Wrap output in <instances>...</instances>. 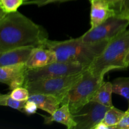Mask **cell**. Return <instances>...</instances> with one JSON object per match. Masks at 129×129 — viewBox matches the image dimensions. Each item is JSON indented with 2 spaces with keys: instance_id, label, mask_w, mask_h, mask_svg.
Returning <instances> with one entry per match:
<instances>
[{
  "instance_id": "1",
  "label": "cell",
  "mask_w": 129,
  "mask_h": 129,
  "mask_svg": "<svg viewBox=\"0 0 129 129\" xmlns=\"http://www.w3.org/2000/svg\"><path fill=\"white\" fill-rule=\"evenodd\" d=\"M49 34L42 25L35 23L19 11L0 12V53L23 47H44Z\"/></svg>"
},
{
  "instance_id": "2",
  "label": "cell",
  "mask_w": 129,
  "mask_h": 129,
  "mask_svg": "<svg viewBox=\"0 0 129 129\" xmlns=\"http://www.w3.org/2000/svg\"><path fill=\"white\" fill-rule=\"evenodd\" d=\"M109 42L86 43L81 37L62 41L49 39L44 47L54 52L57 61L78 64L89 68L94 59L100 55Z\"/></svg>"
},
{
  "instance_id": "3",
  "label": "cell",
  "mask_w": 129,
  "mask_h": 129,
  "mask_svg": "<svg viewBox=\"0 0 129 129\" xmlns=\"http://www.w3.org/2000/svg\"><path fill=\"white\" fill-rule=\"evenodd\" d=\"M128 51L129 30H126L108 43L88 69L94 75L104 78L110 71L126 69L125 57Z\"/></svg>"
},
{
  "instance_id": "4",
  "label": "cell",
  "mask_w": 129,
  "mask_h": 129,
  "mask_svg": "<svg viewBox=\"0 0 129 129\" xmlns=\"http://www.w3.org/2000/svg\"><path fill=\"white\" fill-rule=\"evenodd\" d=\"M103 81L104 78L96 76L86 69L81 79L66 94L61 105L68 104L71 113H75L91 100Z\"/></svg>"
},
{
  "instance_id": "5",
  "label": "cell",
  "mask_w": 129,
  "mask_h": 129,
  "mask_svg": "<svg viewBox=\"0 0 129 129\" xmlns=\"http://www.w3.org/2000/svg\"><path fill=\"white\" fill-rule=\"evenodd\" d=\"M83 73L82 72L66 76L25 82L23 86L27 88L30 94L41 93L54 95L60 98L62 102L68 91L81 79Z\"/></svg>"
},
{
  "instance_id": "6",
  "label": "cell",
  "mask_w": 129,
  "mask_h": 129,
  "mask_svg": "<svg viewBox=\"0 0 129 129\" xmlns=\"http://www.w3.org/2000/svg\"><path fill=\"white\" fill-rule=\"evenodd\" d=\"M129 20L125 18L113 16L109 18L94 28H90L81 37L86 43H97L110 41L127 30Z\"/></svg>"
},
{
  "instance_id": "7",
  "label": "cell",
  "mask_w": 129,
  "mask_h": 129,
  "mask_svg": "<svg viewBox=\"0 0 129 129\" xmlns=\"http://www.w3.org/2000/svg\"><path fill=\"white\" fill-rule=\"evenodd\" d=\"M88 69V67L81 64L56 61L42 68L28 69L25 82L72 75Z\"/></svg>"
},
{
  "instance_id": "8",
  "label": "cell",
  "mask_w": 129,
  "mask_h": 129,
  "mask_svg": "<svg viewBox=\"0 0 129 129\" xmlns=\"http://www.w3.org/2000/svg\"><path fill=\"white\" fill-rule=\"evenodd\" d=\"M110 107L91 100L82 108L73 113L76 125L74 129H94L103 120Z\"/></svg>"
},
{
  "instance_id": "9",
  "label": "cell",
  "mask_w": 129,
  "mask_h": 129,
  "mask_svg": "<svg viewBox=\"0 0 129 129\" xmlns=\"http://www.w3.org/2000/svg\"><path fill=\"white\" fill-rule=\"evenodd\" d=\"M27 69L26 64L0 67V82L8 86L10 90L23 86Z\"/></svg>"
},
{
  "instance_id": "10",
  "label": "cell",
  "mask_w": 129,
  "mask_h": 129,
  "mask_svg": "<svg viewBox=\"0 0 129 129\" xmlns=\"http://www.w3.org/2000/svg\"><path fill=\"white\" fill-rule=\"evenodd\" d=\"M91 3L90 28H94L109 18L115 16L107 0H89Z\"/></svg>"
},
{
  "instance_id": "11",
  "label": "cell",
  "mask_w": 129,
  "mask_h": 129,
  "mask_svg": "<svg viewBox=\"0 0 129 129\" xmlns=\"http://www.w3.org/2000/svg\"><path fill=\"white\" fill-rule=\"evenodd\" d=\"M56 61V55L54 51L44 47H38L34 48L26 66L28 69H36Z\"/></svg>"
},
{
  "instance_id": "12",
  "label": "cell",
  "mask_w": 129,
  "mask_h": 129,
  "mask_svg": "<svg viewBox=\"0 0 129 129\" xmlns=\"http://www.w3.org/2000/svg\"><path fill=\"white\" fill-rule=\"evenodd\" d=\"M34 47H23L0 53V67L26 64Z\"/></svg>"
},
{
  "instance_id": "13",
  "label": "cell",
  "mask_w": 129,
  "mask_h": 129,
  "mask_svg": "<svg viewBox=\"0 0 129 129\" xmlns=\"http://www.w3.org/2000/svg\"><path fill=\"white\" fill-rule=\"evenodd\" d=\"M44 118V123L46 125L51 124L52 122H57L65 126L68 129L75 128L76 123L73 118L68 104H63L50 117L43 116Z\"/></svg>"
},
{
  "instance_id": "14",
  "label": "cell",
  "mask_w": 129,
  "mask_h": 129,
  "mask_svg": "<svg viewBox=\"0 0 129 129\" xmlns=\"http://www.w3.org/2000/svg\"><path fill=\"white\" fill-rule=\"evenodd\" d=\"M28 100L35 102L39 109L52 115L61 105V100L54 95L41 93L30 94Z\"/></svg>"
},
{
  "instance_id": "15",
  "label": "cell",
  "mask_w": 129,
  "mask_h": 129,
  "mask_svg": "<svg viewBox=\"0 0 129 129\" xmlns=\"http://www.w3.org/2000/svg\"><path fill=\"white\" fill-rule=\"evenodd\" d=\"M112 93L113 92L112 82L103 81L97 89L91 100L98 102L106 107H113Z\"/></svg>"
},
{
  "instance_id": "16",
  "label": "cell",
  "mask_w": 129,
  "mask_h": 129,
  "mask_svg": "<svg viewBox=\"0 0 129 129\" xmlns=\"http://www.w3.org/2000/svg\"><path fill=\"white\" fill-rule=\"evenodd\" d=\"M125 113V112L120 110L113 106L111 107L106 112L102 122L105 124L109 129H113L115 126L119 123Z\"/></svg>"
},
{
  "instance_id": "17",
  "label": "cell",
  "mask_w": 129,
  "mask_h": 129,
  "mask_svg": "<svg viewBox=\"0 0 129 129\" xmlns=\"http://www.w3.org/2000/svg\"><path fill=\"white\" fill-rule=\"evenodd\" d=\"M112 83L113 93L122 96L127 100L129 110V77L115 78Z\"/></svg>"
},
{
  "instance_id": "18",
  "label": "cell",
  "mask_w": 129,
  "mask_h": 129,
  "mask_svg": "<svg viewBox=\"0 0 129 129\" xmlns=\"http://www.w3.org/2000/svg\"><path fill=\"white\" fill-rule=\"evenodd\" d=\"M115 16L127 18L129 13V0H107Z\"/></svg>"
},
{
  "instance_id": "19",
  "label": "cell",
  "mask_w": 129,
  "mask_h": 129,
  "mask_svg": "<svg viewBox=\"0 0 129 129\" xmlns=\"http://www.w3.org/2000/svg\"><path fill=\"white\" fill-rule=\"evenodd\" d=\"M26 101L21 102L13 99L10 93L8 94H1L0 95V105L6 106L11 108L22 112L23 108Z\"/></svg>"
},
{
  "instance_id": "20",
  "label": "cell",
  "mask_w": 129,
  "mask_h": 129,
  "mask_svg": "<svg viewBox=\"0 0 129 129\" xmlns=\"http://www.w3.org/2000/svg\"><path fill=\"white\" fill-rule=\"evenodd\" d=\"M23 3L24 0H0V7L5 13H10L18 11Z\"/></svg>"
},
{
  "instance_id": "21",
  "label": "cell",
  "mask_w": 129,
  "mask_h": 129,
  "mask_svg": "<svg viewBox=\"0 0 129 129\" xmlns=\"http://www.w3.org/2000/svg\"><path fill=\"white\" fill-rule=\"evenodd\" d=\"M10 94L13 99L21 102L27 101L30 95V92L27 88L24 86L18 87L13 89Z\"/></svg>"
},
{
  "instance_id": "22",
  "label": "cell",
  "mask_w": 129,
  "mask_h": 129,
  "mask_svg": "<svg viewBox=\"0 0 129 129\" xmlns=\"http://www.w3.org/2000/svg\"><path fill=\"white\" fill-rule=\"evenodd\" d=\"M70 1H74V0H29L24 2L23 5H35L39 7H40L49 4L64 3Z\"/></svg>"
},
{
  "instance_id": "23",
  "label": "cell",
  "mask_w": 129,
  "mask_h": 129,
  "mask_svg": "<svg viewBox=\"0 0 129 129\" xmlns=\"http://www.w3.org/2000/svg\"><path fill=\"white\" fill-rule=\"evenodd\" d=\"M38 109L39 108L35 102L30 100H27L23 108L22 113H25L27 115H31L35 114Z\"/></svg>"
},
{
  "instance_id": "24",
  "label": "cell",
  "mask_w": 129,
  "mask_h": 129,
  "mask_svg": "<svg viewBox=\"0 0 129 129\" xmlns=\"http://www.w3.org/2000/svg\"><path fill=\"white\" fill-rule=\"evenodd\" d=\"M129 129V110H127L119 123L113 129Z\"/></svg>"
},
{
  "instance_id": "25",
  "label": "cell",
  "mask_w": 129,
  "mask_h": 129,
  "mask_svg": "<svg viewBox=\"0 0 129 129\" xmlns=\"http://www.w3.org/2000/svg\"><path fill=\"white\" fill-rule=\"evenodd\" d=\"M94 129H109V128L105 124H104L103 122H101L94 127Z\"/></svg>"
},
{
  "instance_id": "26",
  "label": "cell",
  "mask_w": 129,
  "mask_h": 129,
  "mask_svg": "<svg viewBox=\"0 0 129 129\" xmlns=\"http://www.w3.org/2000/svg\"><path fill=\"white\" fill-rule=\"evenodd\" d=\"M125 64L127 66V68H129V51L127 53L125 57Z\"/></svg>"
},
{
  "instance_id": "27",
  "label": "cell",
  "mask_w": 129,
  "mask_h": 129,
  "mask_svg": "<svg viewBox=\"0 0 129 129\" xmlns=\"http://www.w3.org/2000/svg\"><path fill=\"white\" fill-rule=\"evenodd\" d=\"M127 18H128V20H129V13H128V16H127Z\"/></svg>"
},
{
  "instance_id": "28",
  "label": "cell",
  "mask_w": 129,
  "mask_h": 129,
  "mask_svg": "<svg viewBox=\"0 0 129 129\" xmlns=\"http://www.w3.org/2000/svg\"><path fill=\"white\" fill-rule=\"evenodd\" d=\"M29 1V0H24V2H25V1Z\"/></svg>"
}]
</instances>
